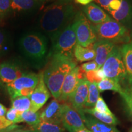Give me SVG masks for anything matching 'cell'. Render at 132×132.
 Listing matches in <instances>:
<instances>
[{
    "label": "cell",
    "mask_w": 132,
    "mask_h": 132,
    "mask_svg": "<svg viewBox=\"0 0 132 132\" xmlns=\"http://www.w3.org/2000/svg\"><path fill=\"white\" fill-rule=\"evenodd\" d=\"M26 73L22 67L16 62L7 61L0 64V79L6 85L12 82Z\"/></svg>",
    "instance_id": "cell-12"
},
{
    "label": "cell",
    "mask_w": 132,
    "mask_h": 132,
    "mask_svg": "<svg viewBox=\"0 0 132 132\" xmlns=\"http://www.w3.org/2000/svg\"><path fill=\"white\" fill-rule=\"evenodd\" d=\"M126 102L129 110L132 108V87L123 89V92L120 94Z\"/></svg>",
    "instance_id": "cell-32"
},
{
    "label": "cell",
    "mask_w": 132,
    "mask_h": 132,
    "mask_svg": "<svg viewBox=\"0 0 132 132\" xmlns=\"http://www.w3.org/2000/svg\"><path fill=\"white\" fill-rule=\"evenodd\" d=\"M7 110L6 106H4L3 104L0 103V117H5L6 116V113H7Z\"/></svg>",
    "instance_id": "cell-38"
},
{
    "label": "cell",
    "mask_w": 132,
    "mask_h": 132,
    "mask_svg": "<svg viewBox=\"0 0 132 132\" xmlns=\"http://www.w3.org/2000/svg\"><path fill=\"white\" fill-rule=\"evenodd\" d=\"M7 47V37L6 34L0 29V56L2 55Z\"/></svg>",
    "instance_id": "cell-34"
},
{
    "label": "cell",
    "mask_w": 132,
    "mask_h": 132,
    "mask_svg": "<svg viewBox=\"0 0 132 132\" xmlns=\"http://www.w3.org/2000/svg\"><path fill=\"white\" fill-rule=\"evenodd\" d=\"M43 73L46 86L54 99L58 100L66 76L77 66L74 58L62 55H53Z\"/></svg>",
    "instance_id": "cell-2"
},
{
    "label": "cell",
    "mask_w": 132,
    "mask_h": 132,
    "mask_svg": "<svg viewBox=\"0 0 132 132\" xmlns=\"http://www.w3.org/2000/svg\"><path fill=\"white\" fill-rule=\"evenodd\" d=\"M51 40L52 46L49 57L53 55H62L75 58L73 52L77 42L73 21L65 26Z\"/></svg>",
    "instance_id": "cell-3"
},
{
    "label": "cell",
    "mask_w": 132,
    "mask_h": 132,
    "mask_svg": "<svg viewBox=\"0 0 132 132\" xmlns=\"http://www.w3.org/2000/svg\"><path fill=\"white\" fill-rule=\"evenodd\" d=\"M92 1H94V0H75V2L76 3H78V4L86 6V5L91 3Z\"/></svg>",
    "instance_id": "cell-39"
},
{
    "label": "cell",
    "mask_w": 132,
    "mask_h": 132,
    "mask_svg": "<svg viewBox=\"0 0 132 132\" xmlns=\"http://www.w3.org/2000/svg\"><path fill=\"white\" fill-rule=\"evenodd\" d=\"M77 42L78 45L87 47L97 41L92 25L82 12H77L73 20Z\"/></svg>",
    "instance_id": "cell-8"
},
{
    "label": "cell",
    "mask_w": 132,
    "mask_h": 132,
    "mask_svg": "<svg viewBox=\"0 0 132 132\" xmlns=\"http://www.w3.org/2000/svg\"><path fill=\"white\" fill-rule=\"evenodd\" d=\"M101 68L106 78L113 79L119 82L127 78L126 69L120 48L115 47Z\"/></svg>",
    "instance_id": "cell-7"
},
{
    "label": "cell",
    "mask_w": 132,
    "mask_h": 132,
    "mask_svg": "<svg viewBox=\"0 0 132 132\" xmlns=\"http://www.w3.org/2000/svg\"><path fill=\"white\" fill-rule=\"evenodd\" d=\"M40 3L39 0H11V12H28L37 7Z\"/></svg>",
    "instance_id": "cell-18"
},
{
    "label": "cell",
    "mask_w": 132,
    "mask_h": 132,
    "mask_svg": "<svg viewBox=\"0 0 132 132\" xmlns=\"http://www.w3.org/2000/svg\"><path fill=\"white\" fill-rule=\"evenodd\" d=\"M50 92L44 82L43 73H40L37 86L29 96L31 102L30 110L35 112L39 111L48 101L50 97Z\"/></svg>",
    "instance_id": "cell-11"
},
{
    "label": "cell",
    "mask_w": 132,
    "mask_h": 132,
    "mask_svg": "<svg viewBox=\"0 0 132 132\" xmlns=\"http://www.w3.org/2000/svg\"><path fill=\"white\" fill-rule=\"evenodd\" d=\"M11 13V0H0V24Z\"/></svg>",
    "instance_id": "cell-28"
},
{
    "label": "cell",
    "mask_w": 132,
    "mask_h": 132,
    "mask_svg": "<svg viewBox=\"0 0 132 132\" xmlns=\"http://www.w3.org/2000/svg\"><path fill=\"white\" fill-rule=\"evenodd\" d=\"M85 79L89 82H98L100 81L97 77L96 70L90 71L85 73Z\"/></svg>",
    "instance_id": "cell-35"
},
{
    "label": "cell",
    "mask_w": 132,
    "mask_h": 132,
    "mask_svg": "<svg viewBox=\"0 0 132 132\" xmlns=\"http://www.w3.org/2000/svg\"><path fill=\"white\" fill-rule=\"evenodd\" d=\"M21 122L26 123L29 126H34L40 122V113L29 110L21 113Z\"/></svg>",
    "instance_id": "cell-27"
},
{
    "label": "cell",
    "mask_w": 132,
    "mask_h": 132,
    "mask_svg": "<svg viewBox=\"0 0 132 132\" xmlns=\"http://www.w3.org/2000/svg\"><path fill=\"white\" fill-rule=\"evenodd\" d=\"M122 0H113L108 5L107 11L109 12L111 11H116L119 9L121 6Z\"/></svg>",
    "instance_id": "cell-36"
},
{
    "label": "cell",
    "mask_w": 132,
    "mask_h": 132,
    "mask_svg": "<svg viewBox=\"0 0 132 132\" xmlns=\"http://www.w3.org/2000/svg\"><path fill=\"white\" fill-rule=\"evenodd\" d=\"M85 126L92 132H120L114 125H108L99 121L93 116H85L83 112L80 113Z\"/></svg>",
    "instance_id": "cell-17"
},
{
    "label": "cell",
    "mask_w": 132,
    "mask_h": 132,
    "mask_svg": "<svg viewBox=\"0 0 132 132\" xmlns=\"http://www.w3.org/2000/svg\"><path fill=\"white\" fill-rule=\"evenodd\" d=\"M130 112H131V115H132V108L131 109V110H130Z\"/></svg>",
    "instance_id": "cell-44"
},
{
    "label": "cell",
    "mask_w": 132,
    "mask_h": 132,
    "mask_svg": "<svg viewBox=\"0 0 132 132\" xmlns=\"http://www.w3.org/2000/svg\"><path fill=\"white\" fill-rule=\"evenodd\" d=\"M10 132H32V131H31V130L29 128H23L21 127L16 128V129H15Z\"/></svg>",
    "instance_id": "cell-40"
},
{
    "label": "cell",
    "mask_w": 132,
    "mask_h": 132,
    "mask_svg": "<svg viewBox=\"0 0 132 132\" xmlns=\"http://www.w3.org/2000/svg\"><path fill=\"white\" fill-rule=\"evenodd\" d=\"M93 45L87 47H83L77 44L73 52L74 57L76 60L79 62H85L94 59L95 52L93 48Z\"/></svg>",
    "instance_id": "cell-20"
},
{
    "label": "cell",
    "mask_w": 132,
    "mask_h": 132,
    "mask_svg": "<svg viewBox=\"0 0 132 132\" xmlns=\"http://www.w3.org/2000/svg\"><path fill=\"white\" fill-rule=\"evenodd\" d=\"M62 105L56 99H53L40 113L42 121L45 122L62 125Z\"/></svg>",
    "instance_id": "cell-14"
},
{
    "label": "cell",
    "mask_w": 132,
    "mask_h": 132,
    "mask_svg": "<svg viewBox=\"0 0 132 132\" xmlns=\"http://www.w3.org/2000/svg\"><path fill=\"white\" fill-rule=\"evenodd\" d=\"M131 36H132V35H131Z\"/></svg>",
    "instance_id": "cell-46"
},
{
    "label": "cell",
    "mask_w": 132,
    "mask_h": 132,
    "mask_svg": "<svg viewBox=\"0 0 132 132\" xmlns=\"http://www.w3.org/2000/svg\"><path fill=\"white\" fill-rule=\"evenodd\" d=\"M97 40H108L116 44L128 42L130 36L127 29L118 21L111 20L101 24L92 25Z\"/></svg>",
    "instance_id": "cell-5"
},
{
    "label": "cell",
    "mask_w": 132,
    "mask_h": 132,
    "mask_svg": "<svg viewBox=\"0 0 132 132\" xmlns=\"http://www.w3.org/2000/svg\"><path fill=\"white\" fill-rule=\"evenodd\" d=\"M82 11L87 19L95 24H101L111 20L110 16L95 3H91L85 6Z\"/></svg>",
    "instance_id": "cell-16"
},
{
    "label": "cell",
    "mask_w": 132,
    "mask_h": 132,
    "mask_svg": "<svg viewBox=\"0 0 132 132\" xmlns=\"http://www.w3.org/2000/svg\"><path fill=\"white\" fill-rule=\"evenodd\" d=\"M94 109L95 111L99 112L100 113L106 114H111L112 112L108 108L104 99L101 97H99L97 101L95 104Z\"/></svg>",
    "instance_id": "cell-31"
},
{
    "label": "cell",
    "mask_w": 132,
    "mask_h": 132,
    "mask_svg": "<svg viewBox=\"0 0 132 132\" xmlns=\"http://www.w3.org/2000/svg\"><path fill=\"white\" fill-rule=\"evenodd\" d=\"M95 3H98L99 5L103 7V8H105V9H108V5L113 0H94Z\"/></svg>",
    "instance_id": "cell-37"
},
{
    "label": "cell",
    "mask_w": 132,
    "mask_h": 132,
    "mask_svg": "<svg viewBox=\"0 0 132 132\" xmlns=\"http://www.w3.org/2000/svg\"><path fill=\"white\" fill-rule=\"evenodd\" d=\"M80 68L85 73H87V72H90V71L96 70L97 69H99L98 65H97V64L95 62V61L82 64L81 65Z\"/></svg>",
    "instance_id": "cell-33"
},
{
    "label": "cell",
    "mask_w": 132,
    "mask_h": 132,
    "mask_svg": "<svg viewBox=\"0 0 132 132\" xmlns=\"http://www.w3.org/2000/svg\"><path fill=\"white\" fill-rule=\"evenodd\" d=\"M116 47L115 44L108 40H97L93 45V48L95 52V61L98 68H101L108 56L111 53Z\"/></svg>",
    "instance_id": "cell-15"
},
{
    "label": "cell",
    "mask_w": 132,
    "mask_h": 132,
    "mask_svg": "<svg viewBox=\"0 0 132 132\" xmlns=\"http://www.w3.org/2000/svg\"><path fill=\"white\" fill-rule=\"evenodd\" d=\"M75 15L73 0H56L43 12L39 21L40 27L52 39Z\"/></svg>",
    "instance_id": "cell-1"
},
{
    "label": "cell",
    "mask_w": 132,
    "mask_h": 132,
    "mask_svg": "<svg viewBox=\"0 0 132 132\" xmlns=\"http://www.w3.org/2000/svg\"><path fill=\"white\" fill-rule=\"evenodd\" d=\"M99 94H100V91L97 86V82H89L88 95L85 104V108H90L94 106L95 103L100 97Z\"/></svg>",
    "instance_id": "cell-25"
},
{
    "label": "cell",
    "mask_w": 132,
    "mask_h": 132,
    "mask_svg": "<svg viewBox=\"0 0 132 132\" xmlns=\"http://www.w3.org/2000/svg\"><path fill=\"white\" fill-rule=\"evenodd\" d=\"M82 112L84 113L89 114L93 116L96 119L99 120V121L106 123V124L116 125L119 123V122L118 119L114 115L113 113L111 114L100 113L98 111H95L94 108H84L82 110Z\"/></svg>",
    "instance_id": "cell-22"
},
{
    "label": "cell",
    "mask_w": 132,
    "mask_h": 132,
    "mask_svg": "<svg viewBox=\"0 0 132 132\" xmlns=\"http://www.w3.org/2000/svg\"><path fill=\"white\" fill-rule=\"evenodd\" d=\"M89 82L86 79L81 80L78 86L69 98L72 106L79 113L82 111L89 92Z\"/></svg>",
    "instance_id": "cell-13"
},
{
    "label": "cell",
    "mask_w": 132,
    "mask_h": 132,
    "mask_svg": "<svg viewBox=\"0 0 132 132\" xmlns=\"http://www.w3.org/2000/svg\"><path fill=\"white\" fill-rule=\"evenodd\" d=\"M62 123L69 132H74L86 127L80 114L68 104L62 105Z\"/></svg>",
    "instance_id": "cell-10"
},
{
    "label": "cell",
    "mask_w": 132,
    "mask_h": 132,
    "mask_svg": "<svg viewBox=\"0 0 132 132\" xmlns=\"http://www.w3.org/2000/svg\"><path fill=\"white\" fill-rule=\"evenodd\" d=\"M12 107L16 109L20 113H23L31 109V102L29 97L20 96L11 99Z\"/></svg>",
    "instance_id": "cell-26"
},
{
    "label": "cell",
    "mask_w": 132,
    "mask_h": 132,
    "mask_svg": "<svg viewBox=\"0 0 132 132\" xmlns=\"http://www.w3.org/2000/svg\"><path fill=\"white\" fill-rule=\"evenodd\" d=\"M21 126L12 124L5 117H0V132H10Z\"/></svg>",
    "instance_id": "cell-30"
},
{
    "label": "cell",
    "mask_w": 132,
    "mask_h": 132,
    "mask_svg": "<svg viewBox=\"0 0 132 132\" xmlns=\"http://www.w3.org/2000/svg\"><path fill=\"white\" fill-rule=\"evenodd\" d=\"M40 2L41 3H48V2H50V1H54L56 0H39Z\"/></svg>",
    "instance_id": "cell-42"
},
{
    "label": "cell",
    "mask_w": 132,
    "mask_h": 132,
    "mask_svg": "<svg viewBox=\"0 0 132 132\" xmlns=\"http://www.w3.org/2000/svg\"><path fill=\"white\" fill-rule=\"evenodd\" d=\"M85 73L80 67L76 66L72 69L66 76L64 81L60 97L57 100L66 101L69 100L71 95L77 89L80 80L85 79Z\"/></svg>",
    "instance_id": "cell-9"
},
{
    "label": "cell",
    "mask_w": 132,
    "mask_h": 132,
    "mask_svg": "<svg viewBox=\"0 0 132 132\" xmlns=\"http://www.w3.org/2000/svg\"><path fill=\"white\" fill-rule=\"evenodd\" d=\"M114 19L118 22L128 20L132 16V7L127 0H122L121 6L116 11L110 12Z\"/></svg>",
    "instance_id": "cell-21"
},
{
    "label": "cell",
    "mask_w": 132,
    "mask_h": 132,
    "mask_svg": "<svg viewBox=\"0 0 132 132\" xmlns=\"http://www.w3.org/2000/svg\"><path fill=\"white\" fill-rule=\"evenodd\" d=\"M40 75V73H26L14 81L6 85L11 100L20 96L29 97L37 86Z\"/></svg>",
    "instance_id": "cell-6"
},
{
    "label": "cell",
    "mask_w": 132,
    "mask_h": 132,
    "mask_svg": "<svg viewBox=\"0 0 132 132\" xmlns=\"http://www.w3.org/2000/svg\"><path fill=\"white\" fill-rule=\"evenodd\" d=\"M130 132H132V128H131V129L130 130Z\"/></svg>",
    "instance_id": "cell-45"
},
{
    "label": "cell",
    "mask_w": 132,
    "mask_h": 132,
    "mask_svg": "<svg viewBox=\"0 0 132 132\" xmlns=\"http://www.w3.org/2000/svg\"><path fill=\"white\" fill-rule=\"evenodd\" d=\"M32 132H65V128L62 125L41 121L38 124L29 127Z\"/></svg>",
    "instance_id": "cell-23"
},
{
    "label": "cell",
    "mask_w": 132,
    "mask_h": 132,
    "mask_svg": "<svg viewBox=\"0 0 132 132\" xmlns=\"http://www.w3.org/2000/svg\"><path fill=\"white\" fill-rule=\"evenodd\" d=\"M20 48L24 55L33 61H40L47 53V40L39 32H29L21 37Z\"/></svg>",
    "instance_id": "cell-4"
},
{
    "label": "cell",
    "mask_w": 132,
    "mask_h": 132,
    "mask_svg": "<svg viewBox=\"0 0 132 132\" xmlns=\"http://www.w3.org/2000/svg\"><path fill=\"white\" fill-rule=\"evenodd\" d=\"M5 118L11 122L12 124L15 125L21 122V113H20L13 107H11L7 110Z\"/></svg>",
    "instance_id": "cell-29"
},
{
    "label": "cell",
    "mask_w": 132,
    "mask_h": 132,
    "mask_svg": "<svg viewBox=\"0 0 132 132\" xmlns=\"http://www.w3.org/2000/svg\"><path fill=\"white\" fill-rule=\"evenodd\" d=\"M97 86L100 92H103L105 90H113L118 92L120 94L123 90L119 82L113 79L108 78L103 79L100 82H97Z\"/></svg>",
    "instance_id": "cell-24"
},
{
    "label": "cell",
    "mask_w": 132,
    "mask_h": 132,
    "mask_svg": "<svg viewBox=\"0 0 132 132\" xmlns=\"http://www.w3.org/2000/svg\"><path fill=\"white\" fill-rule=\"evenodd\" d=\"M74 132H92V131H90V130H89L88 128L86 127L85 128H81V129L76 130V131H75Z\"/></svg>",
    "instance_id": "cell-41"
},
{
    "label": "cell",
    "mask_w": 132,
    "mask_h": 132,
    "mask_svg": "<svg viewBox=\"0 0 132 132\" xmlns=\"http://www.w3.org/2000/svg\"><path fill=\"white\" fill-rule=\"evenodd\" d=\"M120 51L126 69L127 78L130 86L132 87V40L123 45Z\"/></svg>",
    "instance_id": "cell-19"
},
{
    "label": "cell",
    "mask_w": 132,
    "mask_h": 132,
    "mask_svg": "<svg viewBox=\"0 0 132 132\" xmlns=\"http://www.w3.org/2000/svg\"><path fill=\"white\" fill-rule=\"evenodd\" d=\"M1 83H2V82H1V79H0V86H1Z\"/></svg>",
    "instance_id": "cell-43"
}]
</instances>
